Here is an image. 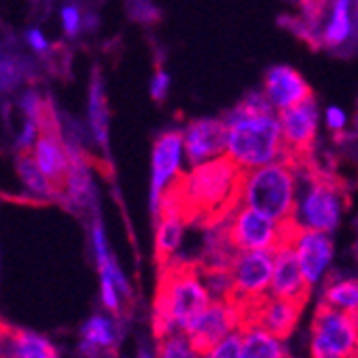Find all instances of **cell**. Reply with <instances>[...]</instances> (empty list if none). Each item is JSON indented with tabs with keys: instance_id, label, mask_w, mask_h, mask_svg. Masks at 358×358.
<instances>
[{
	"instance_id": "obj_1",
	"label": "cell",
	"mask_w": 358,
	"mask_h": 358,
	"mask_svg": "<svg viewBox=\"0 0 358 358\" xmlns=\"http://www.w3.org/2000/svg\"><path fill=\"white\" fill-rule=\"evenodd\" d=\"M245 168L221 155L193 166L189 174H180L161 198V210H174L187 223L217 225L243 204ZM159 219V217H157Z\"/></svg>"
},
{
	"instance_id": "obj_2",
	"label": "cell",
	"mask_w": 358,
	"mask_h": 358,
	"mask_svg": "<svg viewBox=\"0 0 358 358\" xmlns=\"http://www.w3.org/2000/svg\"><path fill=\"white\" fill-rule=\"evenodd\" d=\"M210 292L202 279V268L189 262L164 264L155 301V335L157 339L185 331L187 324L208 303Z\"/></svg>"
},
{
	"instance_id": "obj_3",
	"label": "cell",
	"mask_w": 358,
	"mask_h": 358,
	"mask_svg": "<svg viewBox=\"0 0 358 358\" xmlns=\"http://www.w3.org/2000/svg\"><path fill=\"white\" fill-rule=\"evenodd\" d=\"M225 122V155L236 166L253 170L273 164L283 157V131L281 120L266 112H245L236 106L223 116Z\"/></svg>"
},
{
	"instance_id": "obj_4",
	"label": "cell",
	"mask_w": 358,
	"mask_h": 358,
	"mask_svg": "<svg viewBox=\"0 0 358 358\" xmlns=\"http://www.w3.org/2000/svg\"><path fill=\"white\" fill-rule=\"evenodd\" d=\"M296 172V219L309 230L333 234L343 213L341 180L324 174L313 161L294 168Z\"/></svg>"
},
{
	"instance_id": "obj_5",
	"label": "cell",
	"mask_w": 358,
	"mask_h": 358,
	"mask_svg": "<svg viewBox=\"0 0 358 358\" xmlns=\"http://www.w3.org/2000/svg\"><path fill=\"white\" fill-rule=\"evenodd\" d=\"M243 204L285 221L296 217V172L287 161L279 159L247 172Z\"/></svg>"
},
{
	"instance_id": "obj_6",
	"label": "cell",
	"mask_w": 358,
	"mask_h": 358,
	"mask_svg": "<svg viewBox=\"0 0 358 358\" xmlns=\"http://www.w3.org/2000/svg\"><path fill=\"white\" fill-rule=\"evenodd\" d=\"M223 223V230L234 249H279L281 245H294L303 225L296 217L275 221L251 206L241 204Z\"/></svg>"
},
{
	"instance_id": "obj_7",
	"label": "cell",
	"mask_w": 358,
	"mask_h": 358,
	"mask_svg": "<svg viewBox=\"0 0 358 358\" xmlns=\"http://www.w3.org/2000/svg\"><path fill=\"white\" fill-rule=\"evenodd\" d=\"M311 356L315 358H350L358 356V322L331 307L320 303L311 324Z\"/></svg>"
},
{
	"instance_id": "obj_8",
	"label": "cell",
	"mask_w": 358,
	"mask_h": 358,
	"mask_svg": "<svg viewBox=\"0 0 358 358\" xmlns=\"http://www.w3.org/2000/svg\"><path fill=\"white\" fill-rule=\"evenodd\" d=\"M281 131H283V161L292 168L305 166L313 161V146L317 136V103L313 96H307L305 101L285 108L279 114Z\"/></svg>"
},
{
	"instance_id": "obj_9",
	"label": "cell",
	"mask_w": 358,
	"mask_h": 358,
	"mask_svg": "<svg viewBox=\"0 0 358 358\" xmlns=\"http://www.w3.org/2000/svg\"><path fill=\"white\" fill-rule=\"evenodd\" d=\"M275 266L271 249H236L230 259L232 292L225 301H249L268 294Z\"/></svg>"
},
{
	"instance_id": "obj_10",
	"label": "cell",
	"mask_w": 358,
	"mask_h": 358,
	"mask_svg": "<svg viewBox=\"0 0 358 358\" xmlns=\"http://www.w3.org/2000/svg\"><path fill=\"white\" fill-rule=\"evenodd\" d=\"M182 155H185V138L182 131H166L155 140L152 159H150V213L157 221L161 198L168 187L182 174Z\"/></svg>"
},
{
	"instance_id": "obj_11",
	"label": "cell",
	"mask_w": 358,
	"mask_h": 358,
	"mask_svg": "<svg viewBox=\"0 0 358 358\" xmlns=\"http://www.w3.org/2000/svg\"><path fill=\"white\" fill-rule=\"evenodd\" d=\"M234 329H238L236 307L230 301H210L187 324L185 333L198 356H208L215 343Z\"/></svg>"
},
{
	"instance_id": "obj_12",
	"label": "cell",
	"mask_w": 358,
	"mask_h": 358,
	"mask_svg": "<svg viewBox=\"0 0 358 358\" xmlns=\"http://www.w3.org/2000/svg\"><path fill=\"white\" fill-rule=\"evenodd\" d=\"M30 155L35 159V164L41 168V172L50 180H54L62 191V182H64V176H67L69 164H71V152H69V142L60 134L52 110L43 122L41 136L35 142V146H32Z\"/></svg>"
},
{
	"instance_id": "obj_13",
	"label": "cell",
	"mask_w": 358,
	"mask_h": 358,
	"mask_svg": "<svg viewBox=\"0 0 358 358\" xmlns=\"http://www.w3.org/2000/svg\"><path fill=\"white\" fill-rule=\"evenodd\" d=\"M225 122L223 118H200L187 124L182 131L185 155L191 166L204 164L215 157L225 155Z\"/></svg>"
},
{
	"instance_id": "obj_14",
	"label": "cell",
	"mask_w": 358,
	"mask_h": 358,
	"mask_svg": "<svg viewBox=\"0 0 358 358\" xmlns=\"http://www.w3.org/2000/svg\"><path fill=\"white\" fill-rule=\"evenodd\" d=\"M268 292L277 299H292L307 305L311 285L301 271L294 245H281L279 249H275V266Z\"/></svg>"
},
{
	"instance_id": "obj_15",
	"label": "cell",
	"mask_w": 358,
	"mask_h": 358,
	"mask_svg": "<svg viewBox=\"0 0 358 358\" xmlns=\"http://www.w3.org/2000/svg\"><path fill=\"white\" fill-rule=\"evenodd\" d=\"M69 152H71V164H69V172L62 182L60 200L76 210H96V189H94L88 159H86L84 150L73 142H69Z\"/></svg>"
},
{
	"instance_id": "obj_16",
	"label": "cell",
	"mask_w": 358,
	"mask_h": 358,
	"mask_svg": "<svg viewBox=\"0 0 358 358\" xmlns=\"http://www.w3.org/2000/svg\"><path fill=\"white\" fill-rule=\"evenodd\" d=\"M301 271L309 285H315L333 262V241L329 232L303 227L294 243Z\"/></svg>"
},
{
	"instance_id": "obj_17",
	"label": "cell",
	"mask_w": 358,
	"mask_h": 358,
	"mask_svg": "<svg viewBox=\"0 0 358 358\" xmlns=\"http://www.w3.org/2000/svg\"><path fill=\"white\" fill-rule=\"evenodd\" d=\"M264 94L271 101V106L281 112L311 96V88L296 69L287 67V64H277V67H273L266 73Z\"/></svg>"
},
{
	"instance_id": "obj_18",
	"label": "cell",
	"mask_w": 358,
	"mask_h": 358,
	"mask_svg": "<svg viewBox=\"0 0 358 358\" xmlns=\"http://www.w3.org/2000/svg\"><path fill=\"white\" fill-rule=\"evenodd\" d=\"M0 356L3 358H54L58 356L56 345L35 333V331H22L0 324Z\"/></svg>"
},
{
	"instance_id": "obj_19",
	"label": "cell",
	"mask_w": 358,
	"mask_h": 358,
	"mask_svg": "<svg viewBox=\"0 0 358 358\" xmlns=\"http://www.w3.org/2000/svg\"><path fill=\"white\" fill-rule=\"evenodd\" d=\"M82 341H80V352L88 356H96L101 352L114 350L118 343V322L114 313H94L90 315L80 331Z\"/></svg>"
},
{
	"instance_id": "obj_20",
	"label": "cell",
	"mask_w": 358,
	"mask_h": 358,
	"mask_svg": "<svg viewBox=\"0 0 358 358\" xmlns=\"http://www.w3.org/2000/svg\"><path fill=\"white\" fill-rule=\"evenodd\" d=\"M15 172H17L20 185L32 200L58 202L62 198L60 187L41 172V168L35 164V159H32L30 152H20V157L15 159Z\"/></svg>"
},
{
	"instance_id": "obj_21",
	"label": "cell",
	"mask_w": 358,
	"mask_h": 358,
	"mask_svg": "<svg viewBox=\"0 0 358 358\" xmlns=\"http://www.w3.org/2000/svg\"><path fill=\"white\" fill-rule=\"evenodd\" d=\"M187 221L174 210H161L157 219V262L164 266L178 251Z\"/></svg>"
},
{
	"instance_id": "obj_22",
	"label": "cell",
	"mask_w": 358,
	"mask_h": 358,
	"mask_svg": "<svg viewBox=\"0 0 358 358\" xmlns=\"http://www.w3.org/2000/svg\"><path fill=\"white\" fill-rule=\"evenodd\" d=\"M108 122H110V114H108L103 78L99 76V71H94L88 90V124L94 142L103 148L108 146Z\"/></svg>"
},
{
	"instance_id": "obj_23",
	"label": "cell",
	"mask_w": 358,
	"mask_h": 358,
	"mask_svg": "<svg viewBox=\"0 0 358 358\" xmlns=\"http://www.w3.org/2000/svg\"><path fill=\"white\" fill-rule=\"evenodd\" d=\"M243 331L241 358H285L287 350L281 339L264 331L262 327H247Z\"/></svg>"
},
{
	"instance_id": "obj_24",
	"label": "cell",
	"mask_w": 358,
	"mask_h": 358,
	"mask_svg": "<svg viewBox=\"0 0 358 358\" xmlns=\"http://www.w3.org/2000/svg\"><path fill=\"white\" fill-rule=\"evenodd\" d=\"M324 303L352 315L358 322V281L356 279H333L324 287Z\"/></svg>"
},
{
	"instance_id": "obj_25",
	"label": "cell",
	"mask_w": 358,
	"mask_h": 358,
	"mask_svg": "<svg viewBox=\"0 0 358 358\" xmlns=\"http://www.w3.org/2000/svg\"><path fill=\"white\" fill-rule=\"evenodd\" d=\"M352 32V17H350V0H333L329 24L322 32V43L327 48H339L348 41Z\"/></svg>"
},
{
	"instance_id": "obj_26",
	"label": "cell",
	"mask_w": 358,
	"mask_h": 358,
	"mask_svg": "<svg viewBox=\"0 0 358 358\" xmlns=\"http://www.w3.org/2000/svg\"><path fill=\"white\" fill-rule=\"evenodd\" d=\"M157 348H159L157 354L166 356V358H193V356H198V352L193 350V345H191L185 331L170 333L166 337H161Z\"/></svg>"
},
{
	"instance_id": "obj_27",
	"label": "cell",
	"mask_w": 358,
	"mask_h": 358,
	"mask_svg": "<svg viewBox=\"0 0 358 358\" xmlns=\"http://www.w3.org/2000/svg\"><path fill=\"white\" fill-rule=\"evenodd\" d=\"M17 106H20V112L24 118H32L39 122H45V118L50 114V106L45 103V99L37 90H24L20 94Z\"/></svg>"
},
{
	"instance_id": "obj_28",
	"label": "cell",
	"mask_w": 358,
	"mask_h": 358,
	"mask_svg": "<svg viewBox=\"0 0 358 358\" xmlns=\"http://www.w3.org/2000/svg\"><path fill=\"white\" fill-rule=\"evenodd\" d=\"M241 352H243V331L234 329L215 343V348L210 350L208 356H213V358H241Z\"/></svg>"
},
{
	"instance_id": "obj_29",
	"label": "cell",
	"mask_w": 358,
	"mask_h": 358,
	"mask_svg": "<svg viewBox=\"0 0 358 358\" xmlns=\"http://www.w3.org/2000/svg\"><path fill=\"white\" fill-rule=\"evenodd\" d=\"M41 129H43V122L39 120H32V118H24L20 131L15 136V146H17V152H30L35 142L39 140L41 136Z\"/></svg>"
},
{
	"instance_id": "obj_30",
	"label": "cell",
	"mask_w": 358,
	"mask_h": 358,
	"mask_svg": "<svg viewBox=\"0 0 358 358\" xmlns=\"http://www.w3.org/2000/svg\"><path fill=\"white\" fill-rule=\"evenodd\" d=\"M60 24L67 37H78L84 28V13L78 5H64L60 9Z\"/></svg>"
},
{
	"instance_id": "obj_31",
	"label": "cell",
	"mask_w": 358,
	"mask_h": 358,
	"mask_svg": "<svg viewBox=\"0 0 358 358\" xmlns=\"http://www.w3.org/2000/svg\"><path fill=\"white\" fill-rule=\"evenodd\" d=\"M170 86H172V78L168 71L164 69H157L152 80H150V96L155 101H164L168 92H170Z\"/></svg>"
},
{
	"instance_id": "obj_32",
	"label": "cell",
	"mask_w": 358,
	"mask_h": 358,
	"mask_svg": "<svg viewBox=\"0 0 358 358\" xmlns=\"http://www.w3.org/2000/svg\"><path fill=\"white\" fill-rule=\"evenodd\" d=\"M303 11H305V24H309L311 28L320 22V17L324 15V9H327L329 0H299Z\"/></svg>"
},
{
	"instance_id": "obj_33",
	"label": "cell",
	"mask_w": 358,
	"mask_h": 358,
	"mask_svg": "<svg viewBox=\"0 0 358 358\" xmlns=\"http://www.w3.org/2000/svg\"><path fill=\"white\" fill-rule=\"evenodd\" d=\"M26 43L35 54H45L50 50V39L45 37V32L39 28H28L26 30Z\"/></svg>"
},
{
	"instance_id": "obj_34",
	"label": "cell",
	"mask_w": 358,
	"mask_h": 358,
	"mask_svg": "<svg viewBox=\"0 0 358 358\" xmlns=\"http://www.w3.org/2000/svg\"><path fill=\"white\" fill-rule=\"evenodd\" d=\"M324 118H327V127L331 129V131H335V134L343 131L345 124H348L345 112H343L341 108H337V106H331V108L327 110V114H324Z\"/></svg>"
},
{
	"instance_id": "obj_35",
	"label": "cell",
	"mask_w": 358,
	"mask_h": 358,
	"mask_svg": "<svg viewBox=\"0 0 358 358\" xmlns=\"http://www.w3.org/2000/svg\"><path fill=\"white\" fill-rule=\"evenodd\" d=\"M15 73H17V67H15L11 60L0 58V88L7 86V84H13Z\"/></svg>"
}]
</instances>
